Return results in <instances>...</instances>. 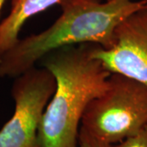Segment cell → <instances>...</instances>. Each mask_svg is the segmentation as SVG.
<instances>
[{
	"label": "cell",
	"mask_w": 147,
	"mask_h": 147,
	"mask_svg": "<svg viewBox=\"0 0 147 147\" xmlns=\"http://www.w3.org/2000/svg\"><path fill=\"white\" fill-rule=\"evenodd\" d=\"M62 0H11L7 16L0 21V58L19 41V34L30 17Z\"/></svg>",
	"instance_id": "obj_6"
},
{
	"label": "cell",
	"mask_w": 147,
	"mask_h": 147,
	"mask_svg": "<svg viewBox=\"0 0 147 147\" xmlns=\"http://www.w3.org/2000/svg\"><path fill=\"white\" fill-rule=\"evenodd\" d=\"M95 45L81 43L61 47L39 61L52 72L57 84L38 127L42 147H79L86 108L108 88L111 74L93 57Z\"/></svg>",
	"instance_id": "obj_1"
},
{
	"label": "cell",
	"mask_w": 147,
	"mask_h": 147,
	"mask_svg": "<svg viewBox=\"0 0 147 147\" xmlns=\"http://www.w3.org/2000/svg\"><path fill=\"white\" fill-rule=\"evenodd\" d=\"M11 94L13 115L0 129V147H42L38 127L56 89V79L43 66L33 67L14 78Z\"/></svg>",
	"instance_id": "obj_4"
},
{
	"label": "cell",
	"mask_w": 147,
	"mask_h": 147,
	"mask_svg": "<svg viewBox=\"0 0 147 147\" xmlns=\"http://www.w3.org/2000/svg\"><path fill=\"white\" fill-rule=\"evenodd\" d=\"M6 0H0V15H1V11L3 9V7L4 5V3H5Z\"/></svg>",
	"instance_id": "obj_9"
},
{
	"label": "cell",
	"mask_w": 147,
	"mask_h": 147,
	"mask_svg": "<svg viewBox=\"0 0 147 147\" xmlns=\"http://www.w3.org/2000/svg\"><path fill=\"white\" fill-rule=\"evenodd\" d=\"M147 124V86L111 73L108 88L89 103L81 127L102 142L116 145Z\"/></svg>",
	"instance_id": "obj_3"
},
{
	"label": "cell",
	"mask_w": 147,
	"mask_h": 147,
	"mask_svg": "<svg viewBox=\"0 0 147 147\" xmlns=\"http://www.w3.org/2000/svg\"><path fill=\"white\" fill-rule=\"evenodd\" d=\"M115 147H147V124L137 134L116 144Z\"/></svg>",
	"instance_id": "obj_7"
},
{
	"label": "cell",
	"mask_w": 147,
	"mask_h": 147,
	"mask_svg": "<svg viewBox=\"0 0 147 147\" xmlns=\"http://www.w3.org/2000/svg\"><path fill=\"white\" fill-rule=\"evenodd\" d=\"M93 57L110 73H119L147 86V4L116 28L112 47L96 44Z\"/></svg>",
	"instance_id": "obj_5"
},
{
	"label": "cell",
	"mask_w": 147,
	"mask_h": 147,
	"mask_svg": "<svg viewBox=\"0 0 147 147\" xmlns=\"http://www.w3.org/2000/svg\"><path fill=\"white\" fill-rule=\"evenodd\" d=\"M146 4L147 0H62L61 14L51 26L20 38L2 56L0 77L20 76L61 47L95 43L110 48L118 26Z\"/></svg>",
	"instance_id": "obj_2"
},
{
	"label": "cell",
	"mask_w": 147,
	"mask_h": 147,
	"mask_svg": "<svg viewBox=\"0 0 147 147\" xmlns=\"http://www.w3.org/2000/svg\"><path fill=\"white\" fill-rule=\"evenodd\" d=\"M79 147H115V145L96 138L81 127L79 136Z\"/></svg>",
	"instance_id": "obj_8"
}]
</instances>
